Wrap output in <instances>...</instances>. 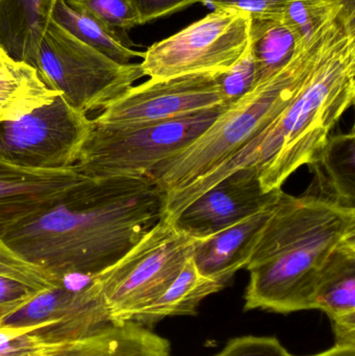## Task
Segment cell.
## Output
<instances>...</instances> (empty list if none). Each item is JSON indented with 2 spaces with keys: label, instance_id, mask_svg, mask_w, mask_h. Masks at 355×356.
<instances>
[{
  "label": "cell",
  "instance_id": "cell-1",
  "mask_svg": "<svg viewBox=\"0 0 355 356\" xmlns=\"http://www.w3.org/2000/svg\"><path fill=\"white\" fill-rule=\"evenodd\" d=\"M167 194L148 177L89 178L3 244L58 284L88 280L120 261L166 213Z\"/></svg>",
  "mask_w": 355,
  "mask_h": 356
},
{
  "label": "cell",
  "instance_id": "cell-2",
  "mask_svg": "<svg viewBox=\"0 0 355 356\" xmlns=\"http://www.w3.org/2000/svg\"><path fill=\"white\" fill-rule=\"evenodd\" d=\"M355 98V23H346L283 112L231 161L166 201L175 217L204 191L242 167H254L266 192L308 165Z\"/></svg>",
  "mask_w": 355,
  "mask_h": 356
},
{
  "label": "cell",
  "instance_id": "cell-3",
  "mask_svg": "<svg viewBox=\"0 0 355 356\" xmlns=\"http://www.w3.org/2000/svg\"><path fill=\"white\" fill-rule=\"evenodd\" d=\"M355 238V209L318 195L281 192L246 269L245 311L312 309L317 278L331 253Z\"/></svg>",
  "mask_w": 355,
  "mask_h": 356
},
{
  "label": "cell",
  "instance_id": "cell-4",
  "mask_svg": "<svg viewBox=\"0 0 355 356\" xmlns=\"http://www.w3.org/2000/svg\"><path fill=\"white\" fill-rule=\"evenodd\" d=\"M348 22L338 17L310 39L300 42L291 60L276 74L231 104L199 138L158 163L146 177L156 182L169 198L231 161L283 112L325 47Z\"/></svg>",
  "mask_w": 355,
  "mask_h": 356
},
{
  "label": "cell",
  "instance_id": "cell-5",
  "mask_svg": "<svg viewBox=\"0 0 355 356\" xmlns=\"http://www.w3.org/2000/svg\"><path fill=\"white\" fill-rule=\"evenodd\" d=\"M195 238L160 220L120 261L90 278L97 286L110 323L133 322L181 274Z\"/></svg>",
  "mask_w": 355,
  "mask_h": 356
},
{
  "label": "cell",
  "instance_id": "cell-6",
  "mask_svg": "<svg viewBox=\"0 0 355 356\" xmlns=\"http://www.w3.org/2000/svg\"><path fill=\"white\" fill-rule=\"evenodd\" d=\"M229 106L148 124H94L75 166L89 178L146 177L158 163L199 138Z\"/></svg>",
  "mask_w": 355,
  "mask_h": 356
},
{
  "label": "cell",
  "instance_id": "cell-7",
  "mask_svg": "<svg viewBox=\"0 0 355 356\" xmlns=\"http://www.w3.org/2000/svg\"><path fill=\"white\" fill-rule=\"evenodd\" d=\"M35 68L50 90L89 114L102 111L145 76L141 63L120 64L50 21Z\"/></svg>",
  "mask_w": 355,
  "mask_h": 356
},
{
  "label": "cell",
  "instance_id": "cell-8",
  "mask_svg": "<svg viewBox=\"0 0 355 356\" xmlns=\"http://www.w3.org/2000/svg\"><path fill=\"white\" fill-rule=\"evenodd\" d=\"M251 18L214 10L179 33L152 44L141 63L145 76L162 81L191 74H219L249 51Z\"/></svg>",
  "mask_w": 355,
  "mask_h": 356
},
{
  "label": "cell",
  "instance_id": "cell-9",
  "mask_svg": "<svg viewBox=\"0 0 355 356\" xmlns=\"http://www.w3.org/2000/svg\"><path fill=\"white\" fill-rule=\"evenodd\" d=\"M93 120L62 95L14 121H0V159L35 170H64L79 162Z\"/></svg>",
  "mask_w": 355,
  "mask_h": 356
},
{
  "label": "cell",
  "instance_id": "cell-10",
  "mask_svg": "<svg viewBox=\"0 0 355 356\" xmlns=\"http://www.w3.org/2000/svg\"><path fill=\"white\" fill-rule=\"evenodd\" d=\"M110 323L97 286L88 280L81 288L66 282L35 293L22 307L0 322V327L29 328L40 343L79 340Z\"/></svg>",
  "mask_w": 355,
  "mask_h": 356
},
{
  "label": "cell",
  "instance_id": "cell-11",
  "mask_svg": "<svg viewBox=\"0 0 355 356\" xmlns=\"http://www.w3.org/2000/svg\"><path fill=\"white\" fill-rule=\"evenodd\" d=\"M227 106L216 74L149 79L133 86L93 120L95 125H140L162 122Z\"/></svg>",
  "mask_w": 355,
  "mask_h": 356
},
{
  "label": "cell",
  "instance_id": "cell-12",
  "mask_svg": "<svg viewBox=\"0 0 355 356\" xmlns=\"http://www.w3.org/2000/svg\"><path fill=\"white\" fill-rule=\"evenodd\" d=\"M281 192V188L266 192L256 169L242 167L204 191L169 220L179 232L201 240L273 207Z\"/></svg>",
  "mask_w": 355,
  "mask_h": 356
},
{
  "label": "cell",
  "instance_id": "cell-13",
  "mask_svg": "<svg viewBox=\"0 0 355 356\" xmlns=\"http://www.w3.org/2000/svg\"><path fill=\"white\" fill-rule=\"evenodd\" d=\"M88 179L76 166L64 170H35L0 159V243Z\"/></svg>",
  "mask_w": 355,
  "mask_h": 356
},
{
  "label": "cell",
  "instance_id": "cell-14",
  "mask_svg": "<svg viewBox=\"0 0 355 356\" xmlns=\"http://www.w3.org/2000/svg\"><path fill=\"white\" fill-rule=\"evenodd\" d=\"M312 309L331 322L336 344L355 347V238L340 245L317 278Z\"/></svg>",
  "mask_w": 355,
  "mask_h": 356
},
{
  "label": "cell",
  "instance_id": "cell-15",
  "mask_svg": "<svg viewBox=\"0 0 355 356\" xmlns=\"http://www.w3.org/2000/svg\"><path fill=\"white\" fill-rule=\"evenodd\" d=\"M273 207L208 238L196 240L192 261L200 275L226 286L239 270L246 269Z\"/></svg>",
  "mask_w": 355,
  "mask_h": 356
},
{
  "label": "cell",
  "instance_id": "cell-16",
  "mask_svg": "<svg viewBox=\"0 0 355 356\" xmlns=\"http://www.w3.org/2000/svg\"><path fill=\"white\" fill-rule=\"evenodd\" d=\"M29 356H172L167 339L135 322L110 323L68 342L38 343Z\"/></svg>",
  "mask_w": 355,
  "mask_h": 356
},
{
  "label": "cell",
  "instance_id": "cell-17",
  "mask_svg": "<svg viewBox=\"0 0 355 356\" xmlns=\"http://www.w3.org/2000/svg\"><path fill=\"white\" fill-rule=\"evenodd\" d=\"M56 0H0V47L35 67Z\"/></svg>",
  "mask_w": 355,
  "mask_h": 356
},
{
  "label": "cell",
  "instance_id": "cell-18",
  "mask_svg": "<svg viewBox=\"0 0 355 356\" xmlns=\"http://www.w3.org/2000/svg\"><path fill=\"white\" fill-rule=\"evenodd\" d=\"M315 175L318 196L355 209V133L329 136L308 165Z\"/></svg>",
  "mask_w": 355,
  "mask_h": 356
},
{
  "label": "cell",
  "instance_id": "cell-19",
  "mask_svg": "<svg viewBox=\"0 0 355 356\" xmlns=\"http://www.w3.org/2000/svg\"><path fill=\"white\" fill-rule=\"evenodd\" d=\"M60 95L42 81L37 69L0 47V121H14Z\"/></svg>",
  "mask_w": 355,
  "mask_h": 356
},
{
  "label": "cell",
  "instance_id": "cell-20",
  "mask_svg": "<svg viewBox=\"0 0 355 356\" xmlns=\"http://www.w3.org/2000/svg\"><path fill=\"white\" fill-rule=\"evenodd\" d=\"M224 288L223 284L200 275L191 257L171 286L133 322L147 327L169 317L195 316L204 299Z\"/></svg>",
  "mask_w": 355,
  "mask_h": 356
},
{
  "label": "cell",
  "instance_id": "cell-21",
  "mask_svg": "<svg viewBox=\"0 0 355 356\" xmlns=\"http://www.w3.org/2000/svg\"><path fill=\"white\" fill-rule=\"evenodd\" d=\"M51 19L73 37L115 62L129 64L133 58H143L144 52L133 49V43L127 33L112 29L88 13L71 8L66 0H56Z\"/></svg>",
  "mask_w": 355,
  "mask_h": 356
},
{
  "label": "cell",
  "instance_id": "cell-22",
  "mask_svg": "<svg viewBox=\"0 0 355 356\" xmlns=\"http://www.w3.org/2000/svg\"><path fill=\"white\" fill-rule=\"evenodd\" d=\"M251 50L256 86L276 74L295 54L300 40L285 19L252 20Z\"/></svg>",
  "mask_w": 355,
  "mask_h": 356
},
{
  "label": "cell",
  "instance_id": "cell-23",
  "mask_svg": "<svg viewBox=\"0 0 355 356\" xmlns=\"http://www.w3.org/2000/svg\"><path fill=\"white\" fill-rule=\"evenodd\" d=\"M341 15L355 17L344 12L329 0H288L283 19L298 39L304 41Z\"/></svg>",
  "mask_w": 355,
  "mask_h": 356
},
{
  "label": "cell",
  "instance_id": "cell-24",
  "mask_svg": "<svg viewBox=\"0 0 355 356\" xmlns=\"http://www.w3.org/2000/svg\"><path fill=\"white\" fill-rule=\"evenodd\" d=\"M68 6L83 10L120 33L141 25L131 0H66Z\"/></svg>",
  "mask_w": 355,
  "mask_h": 356
},
{
  "label": "cell",
  "instance_id": "cell-25",
  "mask_svg": "<svg viewBox=\"0 0 355 356\" xmlns=\"http://www.w3.org/2000/svg\"><path fill=\"white\" fill-rule=\"evenodd\" d=\"M216 79L227 106L236 104L249 93L256 87V64L251 50L229 70L216 74Z\"/></svg>",
  "mask_w": 355,
  "mask_h": 356
},
{
  "label": "cell",
  "instance_id": "cell-26",
  "mask_svg": "<svg viewBox=\"0 0 355 356\" xmlns=\"http://www.w3.org/2000/svg\"><path fill=\"white\" fill-rule=\"evenodd\" d=\"M0 275L18 280L37 291L53 288L58 282L37 266L27 263L0 243Z\"/></svg>",
  "mask_w": 355,
  "mask_h": 356
},
{
  "label": "cell",
  "instance_id": "cell-27",
  "mask_svg": "<svg viewBox=\"0 0 355 356\" xmlns=\"http://www.w3.org/2000/svg\"><path fill=\"white\" fill-rule=\"evenodd\" d=\"M213 10L242 12L252 20H279L285 16L288 0H204Z\"/></svg>",
  "mask_w": 355,
  "mask_h": 356
},
{
  "label": "cell",
  "instance_id": "cell-28",
  "mask_svg": "<svg viewBox=\"0 0 355 356\" xmlns=\"http://www.w3.org/2000/svg\"><path fill=\"white\" fill-rule=\"evenodd\" d=\"M213 356H293L275 337L244 336L233 339Z\"/></svg>",
  "mask_w": 355,
  "mask_h": 356
},
{
  "label": "cell",
  "instance_id": "cell-29",
  "mask_svg": "<svg viewBox=\"0 0 355 356\" xmlns=\"http://www.w3.org/2000/svg\"><path fill=\"white\" fill-rule=\"evenodd\" d=\"M137 10L141 25L181 12L204 0H131Z\"/></svg>",
  "mask_w": 355,
  "mask_h": 356
},
{
  "label": "cell",
  "instance_id": "cell-30",
  "mask_svg": "<svg viewBox=\"0 0 355 356\" xmlns=\"http://www.w3.org/2000/svg\"><path fill=\"white\" fill-rule=\"evenodd\" d=\"M37 292L39 291L18 280L0 275V305L25 300L33 297Z\"/></svg>",
  "mask_w": 355,
  "mask_h": 356
},
{
  "label": "cell",
  "instance_id": "cell-31",
  "mask_svg": "<svg viewBox=\"0 0 355 356\" xmlns=\"http://www.w3.org/2000/svg\"><path fill=\"white\" fill-rule=\"evenodd\" d=\"M293 356L296 355H293ZM306 356H355V347L338 346V345H335V346L323 351V353Z\"/></svg>",
  "mask_w": 355,
  "mask_h": 356
},
{
  "label": "cell",
  "instance_id": "cell-32",
  "mask_svg": "<svg viewBox=\"0 0 355 356\" xmlns=\"http://www.w3.org/2000/svg\"><path fill=\"white\" fill-rule=\"evenodd\" d=\"M31 298L25 299V300L16 301V302L0 305V322H1L4 318L8 317V316L10 315V314H12L13 312H15L17 309H19V307H22V305H24L25 302H27V301Z\"/></svg>",
  "mask_w": 355,
  "mask_h": 356
},
{
  "label": "cell",
  "instance_id": "cell-33",
  "mask_svg": "<svg viewBox=\"0 0 355 356\" xmlns=\"http://www.w3.org/2000/svg\"><path fill=\"white\" fill-rule=\"evenodd\" d=\"M329 1L347 14L355 16V0H329Z\"/></svg>",
  "mask_w": 355,
  "mask_h": 356
}]
</instances>
